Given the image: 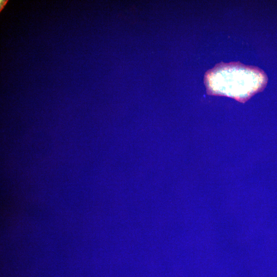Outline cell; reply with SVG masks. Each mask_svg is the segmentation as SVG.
I'll return each instance as SVG.
<instances>
[{
	"label": "cell",
	"mask_w": 277,
	"mask_h": 277,
	"mask_svg": "<svg viewBox=\"0 0 277 277\" xmlns=\"http://www.w3.org/2000/svg\"><path fill=\"white\" fill-rule=\"evenodd\" d=\"M267 81L262 70L235 63L219 65L207 71L204 78L208 93L227 95L242 102L262 90Z\"/></svg>",
	"instance_id": "1"
}]
</instances>
